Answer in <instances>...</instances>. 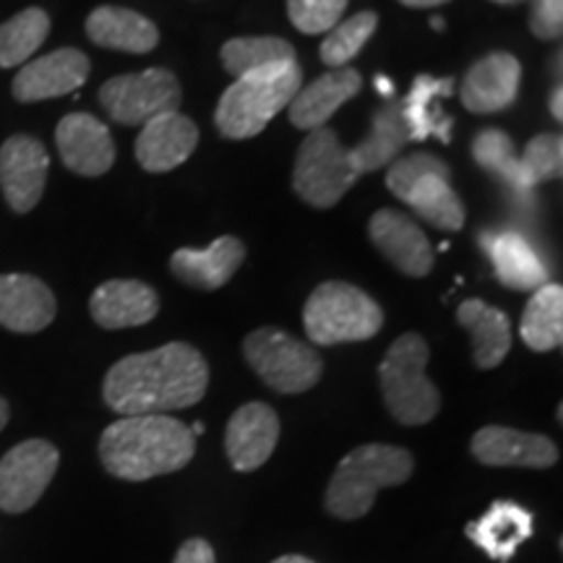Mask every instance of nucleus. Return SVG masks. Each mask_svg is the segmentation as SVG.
<instances>
[{"mask_svg":"<svg viewBox=\"0 0 563 563\" xmlns=\"http://www.w3.org/2000/svg\"><path fill=\"white\" fill-rule=\"evenodd\" d=\"M473 157L485 173L498 178L511 188L514 196L527 199L532 196V188L525 183L522 167H519V157L514 152V141L501 129H485L473 141Z\"/></svg>","mask_w":563,"mask_h":563,"instance_id":"nucleus-31","label":"nucleus"},{"mask_svg":"<svg viewBox=\"0 0 563 563\" xmlns=\"http://www.w3.org/2000/svg\"><path fill=\"white\" fill-rule=\"evenodd\" d=\"M191 433H194V435H201V433H203V422H194Z\"/></svg>","mask_w":563,"mask_h":563,"instance_id":"nucleus-44","label":"nucleus"},{"mask_svg":"<svg viewBox=\"0 0 563 563\" xmlns=\"http://www.w3.org/2000/svg\"><path fill=\"white\" fill-rule=\"evenodd\" d=\"M91 63L76 47H60L42 58L26 60L11 84L13 97L19 102H42L70 95L81 89L89 79Z\"/></svg>","mask_w":563,"mask_h":563,"instance_id":"nucleus-14","label":"nucleus"},{"mask_svg":"<svg viewBox=\"0 0 563 563\" xmlns=\"http://www.w3.org/2000/svg\"><path fill=\"white\" fill-rule=\"evenodd\" d=\"M87 34L104 51L144 55L159 45V30L144 13L121 9V5H100L89 13Z\"/></svg>","mask_w":563,"mask_h":563,"instance_id":"nucleus-25","label":"nucleus"},{"mask_svg":"<svg viewBox=\"0 0 563 563\" xmlns=\"http://www.w3.org/2000/svg\"><path fill=\"white\" fill-rule=\"evenodd\" d=\"M464 534L488 559L509 563L534 534V517L532 511L514 501H493L483 517L464 527Z\"/></svg>","mask_w":563,"mask_h":563,"instance_id":"nucleus-21","label":"nucleus"},{"mask_svg":"<svg viewBox=\"0 0 563 563\" xmlns=\"http://www.w3.org/2000/svg\"><path fill=\"white\" fill-rule=\"evenodd\" d=\"M378 30V13L376 11H361L355 16L340 21L334 30L327 32L321 42V60L329 68H344L357 53L363 51L365 42L373 37Z\"/></svg>","mask_w":563,"mask_h":563,"instance_id":"nucleus-34","label":"nucleus"},{"mask_svg":"<svg viewBox=\"0 0 563 563\" xmlns=\"http://www.w3.org/2000/svg\"><path fill=\"white\" fill-rule=\"evenodd\" d=\"M183 89L170 68L123 74L100 87V104L121 125H144L162 112L180 108Z\"/></svg>","mask_w":563,"mask_h":563,"instance_id":"nucleus-10","label":"nucleus"},{"mask_svg":"<svg viewBox=\"0 0 563 563\" xmlns=\"http://www.w3.org/2000/svg\"><path fill=\"white\" fill-rule=\"evenodd\" d=\"M368 235L386 262L407 277H428L433 272V245L405 211L378 209L368 222Z\"/></svg>","mask_w":563,"mask_h":563,"instance_id":"nucleus-15","label":"nucleus"},{"mask_svg":"<svg viewBox=\"0 0 563 563\" xmlns=\"http://www.w3.org/2000/svg\"><path fill=\"white\" fill-rule=\"evenodd\" d=\"M60 452L45 439L21 441L0 460V511L24 514L45 496L58 473Z\"/></svg>","mask_w":563,"mask_h":563,"instance_id":"nucleus-11","label":"nucleus"},{"mask_svg":"<svg viewBox=\"0 0 563 563\" xmlns=\"http://www.w3.org/2000/svg\"><path fill=\"white\" fill-rule=\"evenodd\" d=\"M548 108H551L555 121H563V89H561V84L551 91V100H548Z\"/></svg>","mask_w":563,"mask_h":563,"instance_id":"nucleus-39","label":"nucleus"},{"mask_svg":"<svg viewBox=\"0 0 563 563\" xmlns=\"http://www.w3.org/2000/svg\"><path fill=\"white\" fill-rule=\"evenodd\" d=\"M530 32L538 40L553 42L563 32V0H530Z\"/></svg>","mask_w":563,"mask_h":563,"instance_id":"nucleus-37","label":"nucleus"},{"mask_svg":"<svg viewBox=\"0 0 563 563\" xmlns=\"http://www.w3.org/2000/svg\"><path fill=\"white\" fill-rule=\"evenodd\" d=\"M452 79H433V76H418L410 95L402 102V118L410 129V141H422L439 136L443 144L452 141V118H443L441 110L433 108L439 97L452 95Z\"/></svg>","mask_w":563,"mask_h":563,"instance_id":"nucleus-29","label":"nucleus"},{"mask_svg":"<svg viewBox=\"0 0 563 563\" xmlns=\"http://www.w3.org/2000/svg\"><path fill=\"white\" fill-rule=\"evenodd\" d=\"M483 249L488 253L496 269V277L504 287L519 292H534L538 287L548 285V272L540 256L519 232H485Z\"/></svg>","mask_w":563,"mask_h":563,"instance_id":"nucleus-26","label":"nucleus"},{"mask_svg":"<svg viewBox=\"0 0 563 563\" xmlns=\"http://www.w3.org/2000/svg\"><path fill=\"white\" fill-rule=\"evenodd\" d=\"M51 34V16L42 9H24L0 24V68L24 66Z\"/></svg>","mask_w":563,"mask_h":563,"instance_id":"nucleus-32","label":"nucleus"},{"mask_svg":"<svg viewBox=\"0 0 563 563\" xmlns=\"http://www.w3.org/2000/svg\"><path fill=\"white\" fill-rule=\"evenodd\" d=\"M525 183L530 188L545 180H559L563 173V139L559 133H540L525 146V154L519 157Z\"/></svg>","mask_w":563,"mask_h":563,"instance_id":"nucleus-35","label":"nucleus"},{"mask_svg":"<svg viewBox=\"0 0 563 563\" xmlns=\"http://www.w3.org/2000/svg\"><path fill=\"white\" fill-rule=\"evenodd\" d=\"M279 443V415L266 402L238 407L224 428V452L235 473H253L272 460Z\"/></svg>","mask_w":563,"mask_h":563,"instance_id":"nucleus-13","label":"nucleus"},{"mask_svg":"<svg viewBox=\"0 0 563 563\" xmlns=\"http://www.w3.org/2000/svg\"><path fill=\"white\" fill-rule=\"evenodd\" d=\"M376 87H378V91H382V95L386 97V100H391V97H394V87H391V81H386L384 76H378V79H376Z\"/></svg>","mask_w":563,"mask_h":563,"instance_id":"nucleus-43","label":"nucleus"},{"mask_svg":"<svg viewBox=\"0 0 563 563\" xmlns=\"http://www.w3.org/2000/svg\"><path fill=\"white\" fill-rule=\"evenodd\" d=\"M456 321L473 340V361L481 371H493L506 361L511 350V321L501 308L481 298L464 300L456 308Z\"/></svg>","mask_w":563,"mask_h":563,"instance_id":"nucleus-27","label":"nucleus"},{"mask_svg":"<svg viewBox=\"0 0 563 563\" xmlns=\"http://www.w3.org/2000/svg\"><path fill=\"white\" fill-rule=\"evenodd\" d=\"M386 188L431 228L443 232L464 228L467 211L452 188V170L435 154L415 152L394 159L386 170Z\"/></svg>","mask_w":563,"mask_h":563,"instance_id":"nucleus-6","label":"nucleus"},{"mask_svg":"<svg viewBox=\"0 0 563 563\" xmlns=\"http://www.w3.org/2000/svg\"><path fill=\"white\" fill-rule=\"evenodd\" d=\"M302 327L311 344L332 347L365 342L384 327V311L368 292L347 282H323L302 306Z\"/></svg>","mask_w":563,"mask_h":563,"instance_id":"nucleus-7","label":"nucleus"},{"mask_svg":"<svg viewBox=\"0 0 563 563\" xmlns=\"http://www.w3.org/2000/svg\"><path fill=\"white\" fill-rule=\"evenodd\" d=\"M222 66L235 79L251 74V70L274 66V63L295 60V47L282 37H235L224 42L220 51Z\"/></svg>","mask_w":563,"mask_h":563,"instance_id":"nucleus-33","label":"nucleus"},{"mask_svg":"<svg viewBox=\"0 0 563 563\" xmlns=\"http://www.w3.org/2000/svg\"><path fill=\"white\" fill-rule=\"evenodd\" d=\"M490 3H501V5H514V3H522V0H490Z\"/></svg>","mask_w":563,"mask_h":563,"instance_id":"nucleus-46","label":"nucleus"},{"mask_svg":"<svg viewBox=\"0 0 563 563\" xmlns=\"http://www.w3.org/2000/svg\"><path fill=\"white\" fill-rule=\"evenodd\" d=\"M519 334L532 352H553L563 342V287L548 285L538 287L527 302Z\"/></svg>","mask_w":563,"mask_h":563,"instance_id":"nucleus-30","label":"nucleus"},{"mask_svg":"<svg viewBox=\"0 0 563 563\" xmlns=\"http://www.w3.org/2000/svg\"><path fill=\"white\" fill-rule=\"evenodd\" d=\"M470 452L485 467L548 470L559 462V446L543 433L506 426H485L470 441Z\"/></svg>","mask_w":563,"mask_h":563,"instance_id":"nucleus-16","label":"nucleus"},{"mask_svg":"<svg viewBox=\"0 0 563 563\" xmlns=\"http://www.w3.org/2000/svg\"><path fill=\"white\" fill-rule=\"evenodd\" d=\"M63 165L84 178H100L115 165V141L110 129L89 112H70L55 131Z\"/></svg>","mask_w":563,"mask_h":563,"instance_id":"nucleus-17","label":"nucleus"},{"mask_svg":"<svg viewBox=\"0 0 563 563\" xmlns=\"http://www.w3.org/2000/svg\"><path fill=\"white\" fill-rule=\"evenodd\" d=\"M272 563H316V561L306 559V555H295V553H290V555H279V559H274Z\"/></svg>","mask_w":563,"mask_h":563,"instance_id":"nucleus-42","label":"nucleus"},{"mask_svg":"<svg viewBox=\"0 0 563 563\" xmlns=\"http://www.w3.org/2000/svg\"><path fill=\"white\" fill-rule=\"evenodd\" d=\"M522 66L511 53H490L470 66L462 81V104L475 115L501 112L517 100Z\"/></svg>","mask_w":563,"mask_h":563,"instance_id":"nucleus-19","label":"nucleus"},{"mask_svg":"<svg viewBox=\"0 0 563 563\" xmlns=\"http://www.w3.org/2000/svg\"><path fill=\"white\" fill-rule=\"evenodd\" d=\"M58 313V302L45 282L32 274H0V327L16 334H37Z\"/></svg>","mask_w":563,"mask_h":563,"instance_id":"nucleus-20","label":"nucleus"},{"mask_svg":"<svg viewBox=\"0 0 563 563\" xmlns=\"http://www.w3.org/2000/svg\"><path fill=\"white\" fill-rule=\"evenodd\" d=\"M350 0H287L292 26L302 34H327L340 24Z\"/></svg>","mask_w":563,"mask_h":563,"instance_id":"nucleus-36","label":"nucleus"},{"mask_svg":"<svg viewBox=\"0 0 563 563\" xmlns=\"http://www.w3.org/2000/svg\"><path fill=\"white\" fill-rule=\"evenodd\" d=\"M431 347L418 332H407L386 350L378 384L386 410L399 426H426L441 410V391L428 378Z\"/></svg>","mask_w":563,"mask_h":563,"instance_id":"nucleus-5","label":"nucleus"},{"mask_svg":"<svg viewBox=\"0 0 563 563\" xmlns=\"http://www.w3.org/2000/svg\"><path fill=\"white\" fill-rule=\"evenodd\" d=\"M196 144H199L196 123L180 110H173L141 125L133 152L146 173H170L191 157Z\"/></svg>","mask_w":563,"mask_h":563,"instance_id":"nucleus-18","label":"nucleus"},{"mask_svg":"<svg viewBox=\"0 0 563 563\" xmlns=\"http://www.w3.org/2000/svg\"><path fill=\"white\" fill-rule=\"evenodd\" d=\"M363 87L361 70L344 66L334 68L329 74L319 76V79L300 87L298 95L292 97L290 108V123L300 131H316L323 129L329 123V118L342 108L344 102H350Z\"/></svg>","mask_w":563,"mask_h":563,"instance_id":"nucleus-23","label":"nucleus"},{"mask_svg":"<svg viewBox=\"0 0 563 563\" xmlns=\"http://www.w3.org/2000/svg\"><path fill=\"white\" fill-rule=\"evenodd\" d=\"M361 180L350 146H344L336 131H308L295 157L292 188L302 201L316 209H332L344 199L355 183Z\"/></svg>","mask_w":563,"mask_h":563,"instance_id":"nucleus-8","label":"nucleus"},{"mask_svg":"<svg viewBox=\"0 0 563 563\" xmlns=\"http://www.w3.org/2000/svg\"><path fill=\"white\" fill-rule=\"evenodd\" d=\"M243 262L245 245L241 238L222 235L209 249H178L170 256V269L196 290H220L235 277Z\"/></svg>","mask_w":563,"mask_h":563,"instance_id":"nucleus-24","label":"nucleus"},{"mask_svg":"<svg viewBox=\"0 0 563 563\" xmlns=\"http://www.w3.org/2000/svg\"><path fill=\"white\" fill-rule=\"evenodd\" d=\"M407 141H410V129L402 118V102L386 100V104L373 112L368 136L350 150L357 173H376L391 165L402 154Z\"/></svg>","mask_w":563,"mask_h":563,"instance_id":"nucleus-28","label":"nucleus"},{"mask_svg":"<svg viewBox=\"0 0 563 563\" xmlns=\"http://www.w3.org/2000/svg\"><path fill=\"white\" fill-rule=\"evenodd\" d=\"M173 563H217V553L209 540L203 538H188L186 543L178 548Z\"/></svg>","mask_w":563,"mask_h":563,"instance_id":"nucleus-38","label":"nucleus"},{"mask_svg":"<svg viewBox=\"0 0 563 563\" xmlns=\"http://www.w3.org/2000/svg\"><path fill=\"white\" fill-rule=\"evenodd\" d=\"M431 24H433V30H435V32H443V21H441L439 16H435V19L431 21Z\"/></svg>","mask_w":563,"mask_h":563,"instance_id":"nucleus-45","label":"nucleus"},{"mask_svg":"<svg viewBox=\"0 0 563 563\" xmlns=\"http://www.w3.org/2000/svg\"><path fill=\"white\" fill-rule=\"evenodd\" d=\"M196 435L170 415H133L110 422L100 435L102 467L112 477L146 483L191 464Z\"/></svg>","mask_w":563,"mask_h":563,"instance_id":"nucleus-2","label":"nucleus"},{"mask_svg":"<svg viewBox=\"0 0 563 563\" xmlns=\"http://www.w3.org/2000/svg\"><path fill=\"white\" fill-rule=\"evenodd\" d=\"M415 460L402 446L391 443H363L336 464L329 488L323 493V509L342 522H355L376 504L378 490L397 488L412 477Z\"/></svg>","mask_w":563,"mask_h":563,"instance_id":"nucleus-3","label":"nucleus"},{"mask_svg":"<svg viewBox=\"0 0 563 563\" xmlns=\"http://www.w3.org/2000/svg\"><path fill=\"white\" fill-rule=\"evenodd\" d=\"M243 355L253 373L279 394L311 391L323 376L319 350L277 327H262L245 336Z\"/></svg>","mask_w":563,"mask_h":563,"instance_id":"nucleus-9","label":"nucleus"},{"mask_svg":"<svg viewBox=\"0 0 563 563\" xmlns=\"http://www.w3.org/2000/svg\"><path fill=\"white\" fill-rule=\"evenodd\" d=\"M209 386V365L194 344L170 342L157 350L133 352L108 371L104 405L112 412L167 415L199 405Z\"/></svg>","mask_w":563,"mask_h":563,"instance_id":"nucleus-1","label":"nucleus"},{"mask_svg":"<svg viewBox=\"0 0 563 563\" xmlns=\"http://www.w3.org/2000/svg\"><path fill=\"white\" fill-rule=\"evenodd\" d=\"M407 9H435V5L449 3V0H399Z\"/></svg>","mask_w":563,"mask_h":563,"instance_id":"nucleus-40","label":"nucleus"},{"mask_svg":"<svg viewBox=\"0 0 563 563\" xmlns=\"http://www.w3.org/2000/svg\"><path fill=\"white\" fill-rule=\"evenodd\" d=\"M9 418H11V407L5 402L3 397H0V431H3L5 426H9Z\"/></svg>","mask_w":563,"mask_h":563,"instance_id":"nucleus-41","label":"nucleus"},{"mask_svg":"<svg viewBox=\"0 0 563 563\" xmlns=\"http://www.w3.org/2000/svg\"><path fill=\"white\" fill-rule=\"evenodd\" d=\"M47 170H51V157L42 141L19 133L0 146V188L9 207L19 214H26L40 203Z\"/></svg>","mask_w":563,"mask_h":563,"instance_id":"nucleus-12","label":"nucleus"},{"mask_svg":"<svg viewBox=\"0 0 563 563\" xmlns=\"http://www.w3.org/2000/svg\"><path fill=\"white\" fill-rule=\"evenodd\" d=\"M302 87L298 58L251 70L224 89L214 123L224 139L243 141L258 136L279 115Z\"/></svg>","mask_w":563,"mask_h":563,"instance_id":"nucleus-4","label":"nucleus"},{"mask_svg":"<svg viewBox=\"0 0 563 563\" xmlns=\"http://www.w3.org/2000/svg\"><path fill=\"white\" fill-rule=\"evenodd\" d=\"M89 313L97 327L110 332L144 327L159 313V298L139 279H108L91 292Z\"/></svg>","mask_w":563,"mask_h":563,"instance_id":"nucleus-22","label":"nucleus"}]
</instances>
